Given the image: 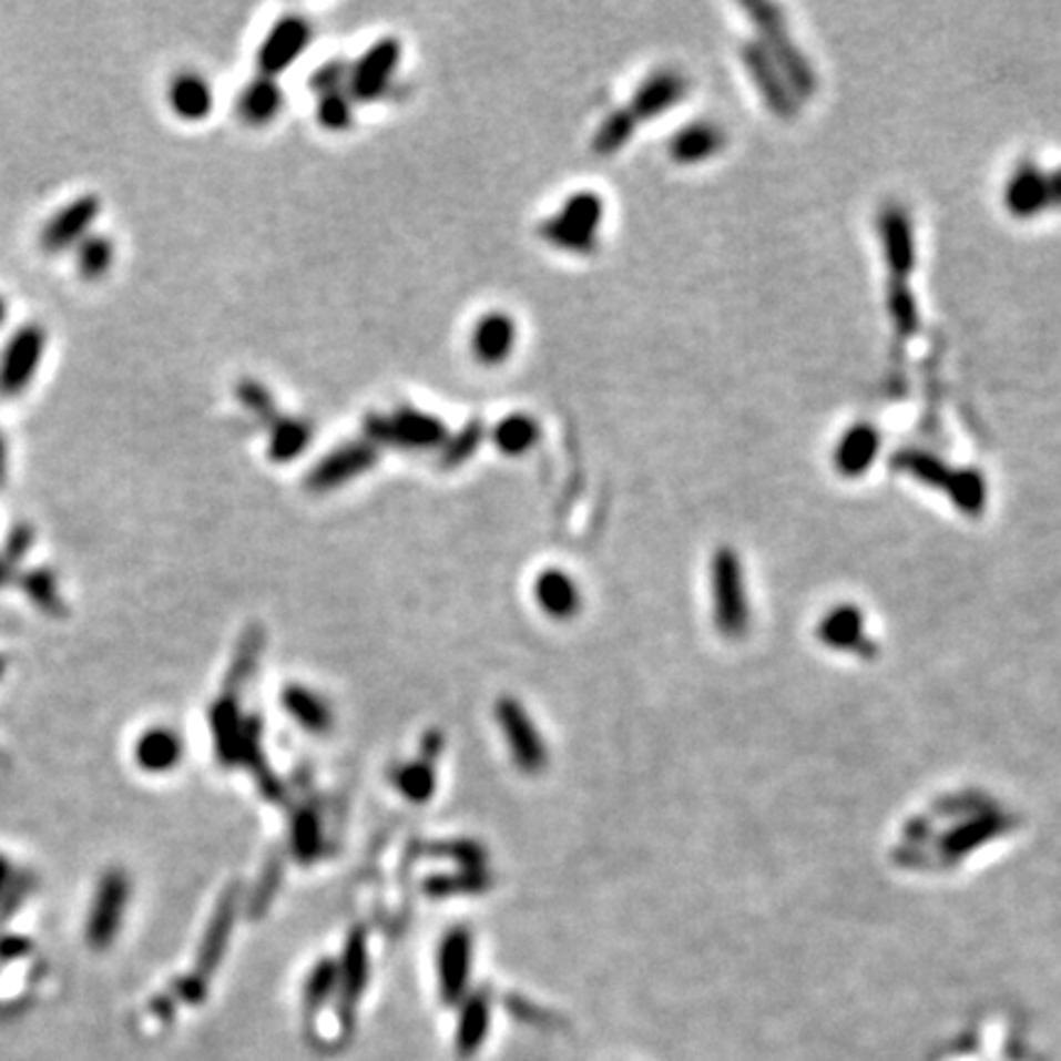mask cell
<instances>
[{
    "label": "cell",
    "instance_id": "obj_1",
    "mask_svg": "<svg viewBox=\"0 0 1061 1061\" xmlns=\"http://www.w3.org/2000/svg\"><path fill=\"white\" fill-rule=\"evenodd\" d=\"M497 721L501 735H504L509 745L513 764H517L523 774L543 772L545 762H549V752H545L543 737L539 730H535L529 713L523 711V705L513 698H501L497 703Z\"/></svg>",
    "mask_w": 1061,
    "mask_h": 1061
},
{
    "label": "cell",
    "instance_id": "obj_2",
    "mask_svg": "<svg viewBox=\"0 0 1061 1061\" xmlns=\"http://www.w3.org/2000/svg\"><path fill=\"white\" fill-rule=\"evenodd\" d=\"M42 347L44 333L38 327H25L8 341L3 359H0V391L16 396L25 389L42 359Z\"/></svg>",
    "mask_w": 1061,
    "mask_h": 1061
},
{
    "label": "cell",
    "instance_id": "obj_3",
    "mask_svg": "<svg viewBox=\"0 0 1061 1061\" xmlns=\"http://www.w3.org/2000/svg\"><path fill=\"white\" fill-rule=\"evenodd\" d=\"M470 961H472V939L470 931L458 927L445 934L438 953V976H440V992L442 1000L452 1006L462 998L467 988V978H470Z\"/></svg>",
    "mask_w": 1061,
    "mask_h": 1061
},
{
    "label": "cell",
    "instance_id": "obj_4",
    "mask_svg": "<svg viewBox=\"0 0 1061 1061\" xmlns=\"http://www.w3.org/2000/svg\"><path fill=\"white\" fill-rule=\"evenodd\" d=\"M1008 202L1018 214H1032L1044 210L1049 202H1061V175L1047 177L1034 167H1022L1010 182Z\"/></svg>",
    "mask_w": 1061,
    "mask_h": 1061
},
{
    "label": "cell",
    "instance_id": "obj_5",
    "mask_svg": "<svg viewBox=\"0 0 1061 1061\" xmlns=\"http://www.w3.org/2000/svg\"><path fill=\"white\" fill-rule=\"evenodd\" d=\"M535 602L543 610V614H549L551 620L565 622L570 618H575L580 610V590L575 585V580L568 573L558 568L545 570V573L539 575L533 588Z\"/></svg>",
    "mask_w": 1061,
    "mask_h": 1061
},
{
    "label": "cell",
    "instance_id": "obj_6",
    "mask_svg": "<svg viewBox=\"0 0 1061 1061\" xmlns=\"http://www.w3.org/2000/svg\"><path fill=\"white\" fill-rule=\"evenodd\" d=\"M125 897H129V883H125V877L121 873L109 875L104 885H101L96 909L94 915H91V924H89L91 943L106 946L113 939V934H116V927L123 915Z\"/></svg>",
    "mask_w": 1061,
    "mask_h": 1061
},
{
    "label": "cell",
    "instance_id": "obj_7",
    "mask_svg": "<svg viewBox=\"0 0 1061 1061\" xmlns=\"http://www.w3.org/2000/svg\"><path fill=\"white\" fill-rule=\"evenodd\" d=\"M283 705L288 715L307 733H327L333 725V711L329 705L319 698L315 691H307L305 686H288L283 693Z\"/></svg>",
    "mask_w": 1061,
    "mask_h": 1061
},
{
    "label": "cell",
    "instance_id": "obj_8",
    "mask_svg": "<svg viewBox=\"0 0 1061 1061\" xmlns=\"http://www.w3.org/2000/svg\"><path fill=\"white\" fill-rule=\"evenodd\" d=\"M94 212H96L94 200H79L70 204V207H67L62 214H57L48 224V229H44V246L64 248L70 244L82 242Z\"/></svg>",
    "mask_w": 1061,
    "mask_h": 1061
},
{
    "label": "cell",
    "instance_id": "obj_9",
    "mask_svg": "<svg viewBox=\"0 0 1061 1061\" xmlns=\"http://www.w3.org/2000/svg\"><path fill=\"white\" fill-rule=\"evenodd\" d=\"M170 106L180 119L195 121L202 119L212 106V91L210 84L197 74H180L173 79L167 91Z\"/></svg>",
    "mask_w": 1061,
    "mask_h": 1061
},
{
    "label": "cell",
    "instance_id": "obj_10",
    "mask_svg": "<svg viewBox=\"0 0 1061 1061\" xmlns=\"http://www.w3.org/2000/svg\"><path fill=\"white\" fill-rule=\"evenodd\" d=\"M182 757V743L173 730H151L135 749V759L145 772H170Z\"/></svg>",
    "mask_w": 1061,
    "mask_h": 1061
},
{
    "label": "cell",
    "instance_id": "obj_11",
    "mask_svg": "<svg viewBox=\"0 0 1061 1061\" xmlns=\"http://www.w3.org/2000/svg\"><path fill=\"white\" fill-rule=\"evenodd\" d=\"M212 730H214V743H216V749H220L222 759H238L244 725L242 721H238V711L232 701H222L220 705H214Z\"/></svg>",
    "mask_w": 1061,
    "mask_h": 1061
},
{
    "label": "cell",
    "instance_id": "obj_12",
    "mask_svg": "<svg viewBox=\"0 0 1061 1061\" xmlns=\"http://www.w3.org/2000/svg\"><path fill=\"white\" fill-rule=\"evenodd\" d=\"M396 789L401 792L408 802H428L436 792V772H432L430 762H416V764H404L401 769H396L394 774Z\"/></svg>",
    "mask_w": 1061,
    "mask_h": 1061
},
{
    "label": "cell",
    "instance_id": "obj_13",
    "mask_svg": "<svg viewBox=\"0 0 1061 1061\" xmlns=\"http://www.w3.org/2000/svg\"><path fill=\"white\" fill-rule=\"evenodd\" d=\"M113 264V246L104 236H84L76 251V268L84 278L104 276Z\"/></svg>",
    "mask_w": 1061,
    "mask_h": 1061
},
{
    "label": "cell",
    "instance_id": "obj_14",
    "mask_svg": "<svg viewBox=\"0 0 1061 1061\" xmlns=\"http://www.w3.org/2000/svg\"><path fill=\"white\" fill-rule=\"evenodd\" d=\"M487 1020H489V1006H487L484 998L477 996V998L467 1002V1008L462 1012V1020H460V1034H458L460 1049L465 1054L475 1052V1049L482 1044L484 1034H487Z\"/></svg>",
    "mask_w": 1061,
    "mask_h": 1061
},
{
    "label": "cell",
    "instance_id": "obj_15",
    "mask_svg": "<svg viewBox=\"0 0 1061 1061\" xmlns=\"http://www.w3.org/2000/svg\"><path fill=\"white\" fill-rule=\"evenodd\" d=\"M232 917H234V899H224L220 911H216V917L212 921L207 939H204V949H202V966L204 968H212L216 961H220V956H222L224 946H226V939H229V931H232Z\"/></svg>",
    "mask_w": 1061,
    "mask_h": 1061
},
{
    "label": "cell",
    "instance_id": "obj_16",
    "mask_svg": "<svg viewBox=\"0 0 1061 1061\" xmlns=\"http://www.w3.org/2000/svg\"><path fill=\"white\" fill-rule=\"evenodd\" d=\"M875 448H877L875 430L855 428V430L848 432L846 438H843L840 448H838L840 465L846 467V470H855V467H860L863 462L867 465L875 455Z\"/></svg>",
    "mask_w": 1061,
    "mask_h": 1061
},
{
    "label": "cell",
    "instance_id": "obj_17",
    "mask_svg": "<svg viewBox=\"0 0 1061 1061\" xmlns=\"http://www.w3.org/2000/svg\"><path fill=\"white\" fill-rule=\"evenodd\" d=\"M364 980H367V953H364V941L357 934L349 939L345 963H341V986H345L349 1000L359 996Z\"/></svg>",
    "mask_w": 1061,
    "mask_h": 1061
},
{
    "label": "cell",
    "instance_id": "obj_18",
    "mask_svg": "<svg viewBox=\"0 0 1061 1061\" xmlns=\"http://www.w3.org/2000/svg\"><path fill=\"white\" fill-rule=\"evenodd\" d=\"M319 848H323V836H319V824L315 814L303 812L293 820V850L300 855L303 860L317 858Z\"/></svg>",
    "mask_w": 1061,
    "mask_h": 1061
},
{
    "label": "cell",
    "instance_id": "obj_19",
    "mask_svg": "<svg viewBox=\"0 0 1061 1061\" xmlns=\"http://www.w3.org/2000/svg\"><path fill=\"white\" fill-rule=\"evenodd\" d=\"M717 143H721V139H717V133H713L711 129H693L683 133L676 141V155L683 160L711 155L717 147Z\"/></svg>",
    "mask_w": 1061,
    "mask_h": 1061
},
{
    "label": "cell",
    "instance_id": "obj_20",
    "mask_svg": "<svg viewBox=\"0 0 1061 1061\" xmlns=\"http://www.w3.org/2000/svg\"><path fill=\"white\" fill-rule=\"evenodd\" d=\"M337 976H339V968L333 961L319 963L310 976V983H307V992H305L307 1006H310V1008L323 1006V1000L337 986Z\"/></svg>",
    "mask_w": 1061,
    "mask_h": 1061
},
{
    "label": "cell",
    "instance_id": "obj_21",
    "mask_svg": "<svg viewBox=\"0 0 1061 1061\" xmlns=\"http://www.w3.org/2000/svg\"><path fill=\"white\" fill-rule=\"evenodd\" d=\"M509 345V327L504 325V319H489V323L479 329V337H477V347L479 351L484 354V357L489 359H497L501 357V351L507 349Z\"/></svg>",
    "mask_w": 1061,
    "mask_h": 1061
},
{
    "label": "cell",
    "instance_id": "obj_22",
    "mask_svg": "<svg viewBox=\"0 0 1061 1061\" xmlns=\"http://www.w3.org/2000/svg\"><path fill=\"white\" fill-rule=\"evenodd\" d=\"M6 317H8V305H6L3 298H0V325L6 323Z\"/></svg>",
    "mask_w": 1061,
    "mask_h": 1061
},
{
    "label": "cell",
    "instance_id": "obj_23",
    "mask_svg": "<svg viewBox=\"0 0 1061 1061\" xmlns=\"http://www.w3.org/2000/svg\"><path fill=\"white\" fill-rule=\"evenodd\" d=\"M3 875H6V867H3V860H0V885H3Z\"/></svg>",
    "mask_w": 1061,
    "mask_h": 1061
}]
</instances>
